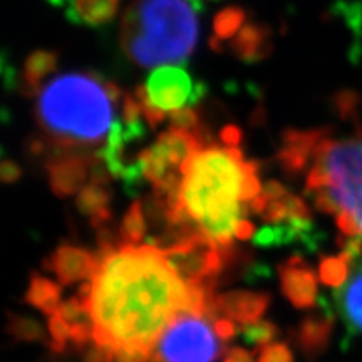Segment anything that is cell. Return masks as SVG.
I'll return each instance as SVG.
<instances>
[{
    "label": "cell",
    "instance_id": "28",
    "mask_svg": "<svg viewBox=\"0 0 362 362\" xmlns=\"http://www.w3.org/2000/svg\"><path fill=\"white\" fill-rule=\"evenodd\" d=\"M22 170L19 168L17 163H13L11 160L2 161V166H0V178H2L4 183H13L21 178Z\"/></svg>",
    "mask_w": 362,
    "mask_h": 362
},
{
    "label": "cell",
    "instance_id": "10",
    "mask_svg": "<svg viewBox=\"0 0 362 362\" xmlns=\"http://www.w3.org/2000/svg\"><path fill=\"white\" fill-rule=\"evenodd\" d=\"M99 265L98 253L76 245H59L51 257V270L62 285L90 280Z\"/></svg>",
    "mask_w": 362,
    "mask_h": 362
},
{
    "label": "cell",
    "instance_id": "17",
    "mask_svg": "<svg viewBox=\"0 0 362 362\" xmlns=\"http://www.w3.org/2000/svg\"><path fill=\"white\" fill-rule=\"evenodd\" d=\"M232 49L243 61H259L269 54V29L253 24L243 25L232 40Z\"/></svg>",
    "mask_w": 362,
    "mask_h": 362
},
{
    "label": "cell",
    "instance_id": "7",
    "mask_svg": "<svg viewBox=\"0 0 362 362\" xmlns=\"http://www.w3.org/2000/svg\"><path fill=\"white\" fill-rule=\"evenodd\" d=\"M205 84H194L181 67L165 66L148 76L146 84L138 88L144 101L161 112H175L197 104L205 94Z\"/></svg>",
    "mask_w": 362,
    "mask_h": 362
},
{
    "label": "cell",
    "instance_id": "30",
    "mask_svg": "<svg viewBox=\"0 0 362 362\" xmlns=\"http://www.w3.org/2000/svg\"><path fill=\"white\" fill-rule=\"evenodd\" d=\"M221 139H223L225 146L238 148L240 139H242V131H240L237 126H226V128L221 131Z\"/></svg>",
    "mask_w": 362,
    "mask_h": 362
},
{
    "label": "cell",
    "instance_id": "11",
    "mask_svg": "<svg viewBox=\"0 0 362 362\" xmlns=\"http://www.w3.org/2000/svg\"><path fill=\"white\" fill-rule=\"evenodd\" d=\"M270 296L265 292L232 291L216 296L218 317H228L233 322L248 325L260 320L269 309Z\"/></svg>",
    "mask_w": 362,
    "mask_h": 362
},
{
    "label": "cell",
    "instance_id": "21",
    "mask_svg": "<svg viewBox=\"0 0 362 362\" xmlns=\"http://www.w3.org/2000/svg\"><path fill=\"white\" fill-rule=\"evenodd\" d=\"M7 334L13 341L17 342H44L51 344L47 339V334L39 320L33 319L29 315H21V314H8L7 315V324H6Z\"/></svg>",
    "mask_w": 362,
    "mask_h": 362
},
{
    "label": "cell",
    "instance_id": "3",
    "mask_svg": "<svg viewBox=\"0 0 362 362\" xmlns=\"http://www.w3.org/2000/svg\"><path fill=\"white\" fill-rule=\"evenodd\" d=\"M121 90L98 72H64L37 93L35 117L59 155L89 156L110 138Z\"/></svg>",
    "mask_w": 362,
    "mask_h": 362
},
{
    "label": "cell",
    "instance_id": "23",
    "mask_svg": "<svg viewBox=\"0 0 362 362\" xmlns=\"http://www.w3.org/2000/svg\"><path fill=\"white\" fill-rule=\"evenodd\" d=\"M279 336V327L270 320H257V322L243 325L242 337L247 344L255 347L257 351L264 349L265 346L275 342Z\"/></svg>",
    "mask_w": 362,
    "mask_h": 362
},
{
    "label": "cell",
    "instance_id": "15",
    "mask_svg": "<svg viewBox=\"0 0 362 362\" xmlns=\"http://www.w3.org/2000/svg\"><path fill=\"white\" fill-rule=\"evenodd\" d=\"M78 208L81 214L89 216L94 228H106L107 221L111 220V192L107 185L89 183L78 193Z\"/></svg>",
    "mask_w": 362,
    "mask_h": 362
},
{
    "label": "cell",
    "instance_id": "18",
    "mask_svg": "<svg viewBox=\"0 0 362 362\" xmlns=\"http://www.w3.org/2000/svg\"><path fill=\"white\" fill-rule=\"evenodd\" d=\"M57 66V54L52 51H35L25 59L24 74H22V93L25 96H35L40 83L47 78Z\"/></svg>",
    "mask_w": 362,
    "mask_h": 362
},
{
    "label": "cell",
    "instance_id": "4",
    "mask_svg": "<svg viewBox=\"0 0 362 362\" xmlns=\"http://www.w3.org/2000/svg\"><path fill=\"white\" fill-rule=\"evenodd\" d=\"M202 0H134L121 21V47L139 67L180 64L200 34Z\"/></svg>",
    "mask_w": 362,
    "mask_h": 362
},
{
    "label": "cell",
    "instance_id": "22",
    "mask_svg": "<svg viewBox=\"0 0 362 362\" xmlns=\"http://www.w3.org/2000/svg\"><path fill=\"white\" fill-rule=\"evenodd\" d=\"M146 235V220L141 202L134 200L126 211L123 223H121L119 238L123 245H139Z\"/></svg>",
    "mask_w": 362,
    "mask_h": 362
},
{
    "label": "cell",
    "instance_id": "14",
    "mask_svg": "<svg viewBox=\"0 0 362 362\" xmlns=\"http://www.w3.org/2000/svg\"><path fill=\"white\" fill-rule=\"evenodd\" d=\"M322 129L297 131L291 129L284 134L279 160L282 168L291 175L302 173L309 166L312 151L319 141Z\"/></svg>",
    "mask_w": 362,
    "mask_h": 362
},
{
    "label": "cell",
    "instance_id": "25",
    "mask_svg": "<svg viewBox=\"0 0 362 362\" xmlns=\"http://www.w3.org/2000/svg\"><path fill=\"white\" fill-rule=\"evenodd\" d=\"M257 362H293V354L285 342H272L259 351Z\"/></svg>",
    "mask_w": 362,
    "mask_h": 362
},
{
    "label": "cell",
    "instance_id": "12",
    "mask_svg": "<svg viewBox=\"0 0 362 362\" xmlns=\"http://www.w3.org/2000/svg\"><path fill=\"white\" fill-rule=\"evenodd\" d=\"M332 314L327 310H317L307 315L296 329V344L307 361H315L329 349L334 334Z\"/></svg>",
    "mask_w": 362,
    "mask_h": 362
},
{
    "label": "cell",
    "instance_id": "31",
    "mask_svg": "<svg viewBox=\"0 0 362 362\" xmlns=\"http://www.w3.org/2000/svg\"><path fill=\"white\" fill-rule=\"evenodd\" d=\"M255 237V225L252 221H248L247 218L242 220L237 225V230H235V238L238 240H250Z\"/></svg>",
    "mask_w": 362,
    "mask_h": 362
},
{
    "label": "cell",
    "instance_id": "27",
    "mask_svg": "<svg viewBox=\"0 0 362 362\" xmlns=\"http://www.w3.org/2000/svg\"><path fill=\"white\" fill-rule=\"evenodd\" d=\"M235 324L237 322H233L228 317H218V319L215 320L214 325L216 330V336L221 339V342L232 341V339L237 336V325Z\"/></svg>",
    "mask_w": 362,
    "mask_h": 362
},
{
    "label": "cell",
    "instance_id": "20",
    "mask_svg": "<svg viewBox=\"0 0 362 362\" xmlns=\"http://www.w3.org/2000/svg\"><path fill=\"white\" fill-rule=\"evenodd\" d=\"M354 253L344 250L336 257H324L319 265V277L327 287L341 288L351 275Z\"/></svg>",
    "mask_w": 362,
    "mask_h": 362
},
{
    "label": "cell",
    "instance_id": "19",
    "mask_svg": "<svg viewBox=\"0 0 362 362\" xmlns=\"http://www.w3.org/2000/svg\"><path fill=\"white\" fill-rule=\"evenodd\" d=\"M25 302L44 312L47 317L52 315L61 305V287L52 280L33 274L25 292Z\"/></svg>",
    "mask_w": 362,
    "mask_h": 362
},
{
    "label": "cell",
    "instance_id": "13",
    "mask_svg": "<svg viewBox=\"0 0 362 362\" xmlns=\"http://www.w3.org/2000/svg\"><path fill=\"white\" fill-rule=\"evenodd\" d=\"M336 305L347 327L362 334V252L354 257L347 282L337 288Z\"/></svg>",
    "mask_w": 362,
    "mask_h": 362
},
{
    "label": "cell",
    "instance_id": "24",
    "mask_svg": "<svg viewBox=\"0 0 362 362\" xmlns=\"http://www.w3.org/2000/svg\"><path fill=\"white\" fill-rule=\"evenodd\" d=\"M243 21H245V13H243L242 8L228 7L225 8V11H221L218 16L215 17V22H214L216 42L230 39L232 35L240 33V29H242L243 25Z\"/></svg>",
    "mask_w": 362,
    "mask_h": 362
},
{
    "label": "cell",
    "instance_id": "9",
    "mask_svg": "<svg viewBox=\"0 0 362 362\" xmlns=\"http://www.w3.org/2000/svg\"><path fill=\"white\" fill-rule=\"evenodd\" d=\"M98 156L59 155L47 163L49 181L57 197H71L86 187L90 166Z\"/></svg>",
    "mask_w": 362,
    "mask_h": 362
},
{
    "label": "cell",
    "instance_id": "2",
    "mask_svg": "<svg viewBox=\"0 0 362 362\" xmlns=\"http://www.w3.org/2000/svg\"><path fill=\"white\" fill-rule=\"evenodd\" d=\"M181 173L180 210L168 225L171 242L200 233L221 250H233L237 225L264 189L255 163L243 160L240 148L203 146Z\"/></svg>",
    "mask_w": 362,
    "mask_h": 362
},
{
    "label": "cell",
    "instance_id": "26",
    "mask_svg": "<svg viewBox=\"0 0 362 362\" xmlns=\"http://www.w3.org/2000/svg\"><path fill=\"white\" fill-rule=\"evenodd\" d=\"M170 121L171 128L173 129H181V131H192V133H197L198 131V115L194 112L192 107H185V110L170 112Z\"/></svg>",
    "mask_w": 362,
    "mask_h": 362
},
{
    "label": "cell",
    "instance_id": "8",
    "mask_svg": "<svg viewBox=\"0 0 362 362\" xmlns=\"http://www.w3.org/2000/svg\"><path fill=\"white\" fill-rule=\"evenodd\" d=\"M280 288L296 309H312L317 300V279L309 265L300 257L280 265Z\"/></svg>",
    "mask_w": 362,
    "mask_h": 362
},
{
    "label": "cell",
    "instance_id": "29",
    "mask_svg": "<svg viewBox=\"0 0 362 362\" xmlns=\"http://www.w3.org/2000/svg\"><path fill=\"white\" fill-rule=\"evenodd\" d=\"M221 362H255V356L242 347H230L225 351Z\"/></svg>",
    "mask_w": 362,
    "mask_h": 362
},
{
    "label": "cell",
    "instance_id": "16",
    "mask_svg": "<svg viewBox=\"0 0 362 362\" xmlns=\"http://www.w3.org/2000/svg\"><path fill=\"white\" fill-rule=\"evenodd\" d=\"M119 0H74L67 7V19L74 24L99 27L116 16Z\"/></svg>",
    "mask_w": 362,
    "mask_h": 362
},
{
    "label": "cell",
    "instance_id": "6",
    "mask_svg": "<svg viewBox=\"0 0 362 362\" xmlns=\"http://www.w3.org/2000/svg\"><path fill=\"white\" fill-rule=\"evenodd\" d=\"M221 352V339L210 317L181 314L156 342L151 362H215Z\"/></svg>",
    "mask_w": 362,
    "mask_h": 362
},
{
    "label": "cell",
    "instance_id": "5",
    "mask_svg": "<svg viewBox=\"0 0 362 362\" xmlns=\"http://www.w3.org/2000/svg\"><path fill=\"white\" fill-rule=\"evenodd\" d=\"M305 194L332 215L346 238L362 242V128L342 138L322 129L312 151Z\"/></svg>",
    "mask_w": 362,
    "mask_h": 362
},
{
    "label": "cell",
    "instance_id": "1",
    "mask_svg": "<svg viewBox=\"0 0 362 362\" xmlns=\"http://www.w3.org/2000/svg\"><path fill=\"white\" fill-rule=\"evenodd\" d=\"M98 259L94 277L79 288L94 320V342L153 354L168 325L188 314L189 287L156 245L101 240Z\"/></svg>",
    "mask_w": 362,
    "mask_h": 362
}]
</instances>
